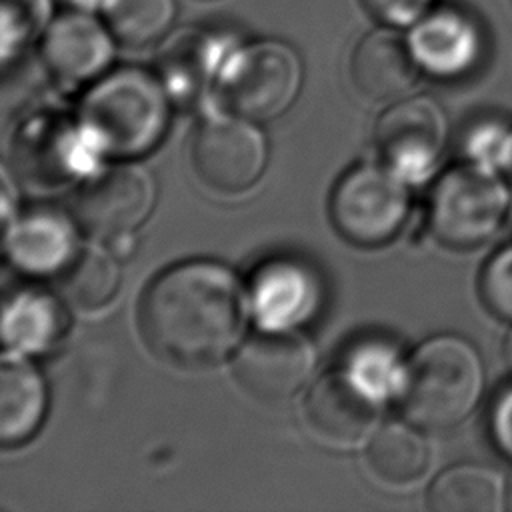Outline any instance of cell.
I'll return each mask as SVG.
<instances>
[{
  "label": "cell",
  "instance_id": "5",
  "mask_svg": "<svg viewBox=\"0 0 512 512\" xmlns=\"http://www.w3.org/2000/svg\"><path fill=\"white\" fill-rule=\"evenodd\" d=\"M508 210L502 178L484 164L470 162L450 168L430 196V228L446 246L472 248L488 240Z\"/></svg>",
  "mask_w": 512,
  "mask_h": 512
},
{
  "label": "cell",
  "instance_id": "23",
  "mask_svg": "<svg viewBox=\"0 0 512 512\" xmlns=\"http://www.w3.org/2000/svg\"><path fill=\"white\" fill-rule=\"evenodd\" d=\"M176 0H100L98 12L118 44L144 48L164 40L176 18Z\"/></svg>",
  "mask_w": 512,
  "mask_h": 512
},
{
  "label": "cell",
  "instance_id": "2",
  "mask_svg": "<svg viewBox=\"0 0 512 512\" xmlns=\"http://www.w3.org/2000/svg\"><path fill=\"white\" fill-rule=\"evenodd\" d=\"M168 118L162 80L142 68H118L86 92L78 126L98 154L138 158L160 142Z\"/></svg>",
  "mask_w": 512,
  "mask_h": 512
},
{
  "label": "cell",
  "instance_id": "11",
  "mask_svg": "<svg viewBox=\"0 0 512 512\" xmlns=\"http://www.w3.org/2000/svg\"><path fill=\"white\" fill-rule=\"evenodd\" d=\"M94 154L80 126L56 114L30 118L14 136V166L40 186H58L84 172Z\"/></svg>",
  "mask_w": 512,
  "mask_h": 512
},
{
  "label": "cell",
  "instance_id": "13",
  "mask_svg": "<svg viewBox=\"0 0 512 512\" xmlns=\"http://www.w3.org/2000/svg\"><path fill=\"white\" fill-rule=\"evenodd\" d=\"M114 36L90 10L52 18L42 34L40 56L48 72L64 84H82L106 72L114 58Z\"/></svg>",
  "mask_w": 512,
  "mask_h": 512
},
{
  "label": "cell",
  "instance_id": "33",
  "mask_svg": "<svg viewBox=\"0 0 512 512\" xmlns=\"http://www.w3.org/2000/svg\"><path fill=\"white\" fill-rule=\"evenodd\" d=\"M76 8L80 10H92V8H98L100 0H70Z\"/></svg>",
  "mask_w": 512,
  "mask_h": 512
},
{
  "label": "cell",
  "instance_id": "12",
  "mask_svg": "<svg viewBox=\"0 0 512 512\" xmlns=\"http://www.w3.org/2000/svg\"><path fill=\"white\" fill-rule=\"evenodd\" d=\"M382 400L346 368L324 374L308 392V426L328 444L348 448L362 442L376 426Z\"/></svg>",
  "mask_w": 512,
  "mask_h": 512
},
{
  "label": "cell",
  "instance_id": "6",
  "mask_svg": "<svg viewBox=\"0 0 512 512\" xmlns=\"http://www.w3.org/2000/svg\"><path fill=\"white\" fill-rule=\"evenodd\" d=\"M390 166L360 164L348 170L330 196V218L338 234L364 248L390 242L408 216V190Z\"/></svg>",
  "mask_w": 512,
  "mask_h": 512
},
{
  "label": "cell",
  "instance_id": "27",
  "mask_svg": "<svg viewBox=\"0 0 512 512\" xmlns=\"http://www.w3.org/2000/svg\"><path fill=\"white\" fill-rule=\"evenodd\" d=\"M480 294L494 314L512 320V244L496 252L484 266Z\"/></svg>",
  "mask_w": 512,
  "mask_h": 512
},
{
  "label": "cell",
  "instance_id": "28",
  "mask_svg": "<svg viewBox=\"0 0 512 512\" xmlns=\"http://www.w3.org/2000/svg\"><path fill=\"white\" fill-rule=\"evenodd\" d=\"M370 18L388 28L414 26L430 12L434 0H360Z\"/></svg>",
  "mask_w": 512,
  "mask_h": 512
},
{
  "label": "cell",
  "instance_id": "22",
  "mask_svg": "<svg viewBox=\"0 0 512 512\" xmlns=\"http://www.w3.org/2000/svg\"><path fill=\"white\" fill-rule=\"evenodd\" d=\"M366 460L378 480L392 486H408L426 472L430 454L426 440L416 428L390 422L372 436Z\"/></svg>",
  "mask_w": 512,
  "mask_h": 512
},
{
  "label": "cell",
  "instance_id": "1",
  "mask_svg": "<svg viewBox=\"0 0 512 512\" xmlns=\"http://www.w3.org/2000/svg\"><path fill=\"white\" fill-rule=\"evenodd\" d=\"M246 324L244 290L216 262H184L162 272L140 304L146 346L170 366L206 370L238 344Z\"/></svg>",
  "mask_w": 512,
  "mask_h": 512
},
{
  "label": "cell",
  "instance_id": "14",
  "mask_svg": "<svg viewBox=\"0 0 512 512\" xmlns=\"http://www.w3.org/2000/svg\"><path fill=\"white\" fill-rule=\"evenodd\" d=\"M406 42L418 68L436 78H456L470 72L484 46L478 22L452 6L424 14L408 32Z\"/></svg>",
  "mask_w": 512,
  "mask_h": 512
},
{
  "label": "cell",
  "instance_id": "25",
  "mask_svg": "<svg viewBox=\"0 0 512 512\" xmlns=\"http://www.w3.org/2000/svg\"><path fill=\"white\" fill-rule=\"evenodd\" d=\"M342 368H346L380 400H384L392 390H400L404 372L396 350L388 342L376 338L354 344L352 350L344 356Z\"/></svg>",
  "mask_w": 512,
  "mask_h": 512
},
{
  "label": "cell",
  "instance_id": "34",
  "mask_svg": "<svg viewBox=\"0 0 512 512\" xmlns=\"http://www.w3.org/2000/svg\"><path fill=\"white\" fill-rule=\"evenodd\" d=\"M504 356H506L508 364L512 366V330H510V334L506 338V344H504Z\"/></svg>",
  "mask_w": 512,
  "mask_h": 512
},
{
  "label": "cell",
  "instance_id": "36",
  "mask_svg": "<svg viewBox=\"0 0 512 512\" xmlns=\"http://www.w3.org/2000/svg\"><path fill=\"white\" fill-rule=\"evenodd\" d=\"M510 508H512V490H510Z\"/></svg>",
  "mask_w": 512,
  "mask_h": 512
},
{
  "label": "cell",
  "instance_id": "8",
  "mask_svg": "<svg viewBox=\"0 0 512 512\" xmlns=\"http://www.w3.org/2000/svg\"><path fill=\"white\" fill-rule=\"evenodd\" d=\"M266 156L262 132L238 114L204 120L192 140V166L198 180L220 194H240L254 186Z\"/></svg>",
  "mask_w": 512,
  "mask_h": 512
},
{
  "label": "cell",
  "instance_id": "17",
  "mask_svg": "<svg viewBox=\"0 0 512 512\" xmlns=\"http://www.w3.org/2000/svg\"><path fill=\"white\" fill-rule=\"evenodd\" d=\"M6 252L16 268L28 274H54L76 254V236L70 220L54 210H34L16 216L4 228Z\"/></svg>",
  "mask_w": 512,
  "mask_h": 512
},
{
  "label": "cell",
  "instance_id": "35",
  "mask_svg": "<svg viewBox=\"0 0 512 512\" xmlns=\"http://www.w3.org/2000/svg\"><path fill=\"white\" fill-rule=\"evenodd\" d=\"M510 172V178H512V132H510V142H508V154H506V164H504Z\"/></svg>",
  "mask_w": 512,
  "mask_h": 512
},
{
  "label": "cell",
  "instance_id": "10",
  "mask_svg": "<svg viewBox=\"0 0 512 512\" xmlns=\"http://www.w3.org/2000/svg\"><path fill=\"white\" fill-rule=\"evenodd\" d=\"M374 138L396 174L404 180H424L444 150L446 118L426 96L404 98L378 118Z\"/></svg>",
  "mask_w": 512,
  "mask_h": 512
},
{
  "label": "cell",
  "instance_id": "18",
  "mask_svg": "<svg viewBox=\"0 0 512 512\" xmlns=\"http://www.w3.org/2000/svg\"><path fill=\"white\" fill-rule=\"evenodd\" d=\"M228 54L230 48L220 36L200 28H182L158 52V78L168 94L190 100L216 82Z\"/></svg>",
  "mask_w": 512,
  "mask_h": 512
},
{
  "label": "cell",
  "instance_id": "30",
  "mask_svg": "<svg viewBox=\"0 0 512 512\" xmlns=\"http://www.w3.org/2000/svg\"><path fill=\"white\" fill-rule=\"evenodd\" d=\"M492 430L498 446L512 456V386L500 396L492 412Z\"/></svg>",
  "mask_w": 512,
  "mask_h": 512
},
{
  "label": "cell",
  "instance_id": "4",
  "mask_svg": "<svg viewBox=\"0 0 512 512\" xmlns=\"http://www.w3.org/2000/svg\"><path fill=\"white\" fill-rule=\"evenodd\" d=\"M214 84L230 112L248 120H272L296 100L302 60L282 40H256L230 50Z\"/></svg>",
  "mask_w": 512,
  "mask_h": 512
},
{
  "label": "cell",
  "instance_id": "9",
  "mask_svg": "<svg viewBox=\"0 0 512 512\" xmlns=\"http://www.w3.org/2000/svg\"><path fill=\"white\" fill-rule=\"evenodd\" d=\"M314 368V350L292 330H264L248 338L236 358L234 376L258 402L280 404L306 384Z\"/></svg>",
  "mask_w": 512,
  "mask_h": 512
},
{
  "label": "cell",
  "instance_id": "32",
  "mask_svg": "<svg viewBox=\"0 0 512 512\" xmlns=\"http://www.w3.org/2000/svg\"><path fill=\"white\" fill-rule=\"evenodd\" d=\"M12 200H16V192H12L10 174L4 168L2 170V220H4V228L14 220L12 214L16 216V208L12 206Z\"/></svg>",
  "mask_w": 512,
  "mask_h": 512
},
{
  "label": "cell",
  "instance_id": "15",
  "mask_svg": "<svg viewBox=\"0 0 512 512\" xmlns=\"http://www.w3.org/2000/svg\"><path fill=\"white\" fill-rule=\"evenodd\" d=\"M320 280L312 268L292 258L264 262L252 278V310L264 330H290L320 306Z\"/></svg>",
  "mask_w": 512,
  "mask_h": 512
},
{
  "label": "cell",
  "instance_id": "19",
  "mask_svg": "<svg viewBox=\"0 0 512 512\" xmlns=\"http://www.w3.org/2000/svg\"><path fill=\"white\" fill-rule=\"evenodd\" d=\"M0 440L4 446L26 442L46 412V384L18 352L6 350L0 376Z\"/></svg>",
  "mask_w": 512,
  "mask_h": 512
},
{
  "label": "cell",
  "instance_id": "29",
  "mask_svg": "<svg viewBox=\"0 0 512 512\" xmlns=\"http://www.w3.org/2000/svg\"><path fill=\"white\" fill-rule=\"evenodd\" d=\"M508 142H510V134L506 136L500 130L486 126L470 136L468 150L474 156V162L492 168L496 162L506 164Z\"/></svg>",
  "mask_w": 512,
  "mask_h": 512
},
{
  "label": "cell",
  "instance_id": "24",
  "mask_svg": "<svg viewBox=\"0 0 512 512\" xmlns=\"http://www.w3.org/2000/svg\"><path fill=\"white\" fill-rule=\"evenodd\" d=\"M60 284L72 304L84 310L102 308L114 298L120 284L116 256L102 248H84L64 266Z\"/></svg>",
  "mask_w": 512,
  "mask_h": 512
},
{
  "label": "cell",
  "instance_id": "21",
  "mask_svg": "<svg viewBox=\"0 0 512 512\" xmlns=\"http://www.w3.org/2000/svg\"><path fill=\"white\" fill-rule=\"evenodd\" d=\"M502 500V476L478 464H458L444 470L428 492V506L434 512H498Z\"/></svg>",
  "mask_w": 512,
  "mask_h": 512
},
{
  "label": "cell",
  "instance_id": "7",
  "mask_svg": "<svg viewBox=\"0 0 512 512\" xmlns=\"http://www.w3.org/2000/svg\"><path fill=\"white\" fill-rule=\"evenodd\" d=\"M154 200L150 172L140 164L122 162L86 178L70 198V214L88 234L110 240L134 232L148 218Z\"/></svg>",
  "mask_w": 512,
  "mask_h": 512
},
{
  "label": "cell",
  "instance_id": "3",
  "mask_svg": "<svg viewBox=\"0 0 512 512\" xmlns=\"http://www.w3.org/2000/svg\"><path fill=\"white\" fill-rule=\"evenodd\" d=\"M482 394V362L470 342L454 334L426 340L404 364L400 398L406 416L424 428L462 422Z\"/></svg>",
  "mask_w": 512,
  "mask_h": 512
},
{
  "label": "cell",
  "instance_id": "31",
  "mask_svg": "<svg viewBox=\"0 0 512 512\" xmlns=\"http://www.w3.org/2000/svg\"><path fill=\"white\" fill-rule=\"evenodd\" d=\"M138 248V242H136V236L134 232H122L114 238H110V252L116 256V258H130Z\"/></svg>",
  "mask_w": 512,
  "mask_h": 512
},
{
  "label": "cell",
  "instance_id": "26",
  "mask_svg": "<svg viewBox=\"0 0 512 512\" xmlns=\"http://www.w3.org/2000/svg\"><path fill=\"white\" fill-rule=\"evenodd\" d=\"M52 22V0H2V60L8 62Z\"/></svg>",
  "mask_w": 512,
  "mask_h": 512
},
{
  "label": "cell",
  "instance_id": "20",
  "mask_svg": "<svg viewBox=\"0 0 512 512\" xmlns=\"http://www.w3.org/2000/svg\"><path fill=\"white\" fill-rule=\"evenodd\" d=\"M66 310L42 290H20L4 304L6 350L34 354L48 350L66 330Z\"/></svg>",
  "mask_w": 512,
  "mask_h": 512
},
{
  "label": "cell",
  "instance_id": "16",
  "mask_svg": "<svg viewBox=\"0 0 512 512\" xmlns=\"http://www.w3.org/2000/svg\"><path fill=\"white\" fill-rule=\"evenodd\" d=\"M418 70L408 42L388 26L366 34L350 58L352 84L372 102L404 96L414 86Z\"/></svg>",
  "mask_w": 512,
  "mask_h": 512
}]
</instances>
